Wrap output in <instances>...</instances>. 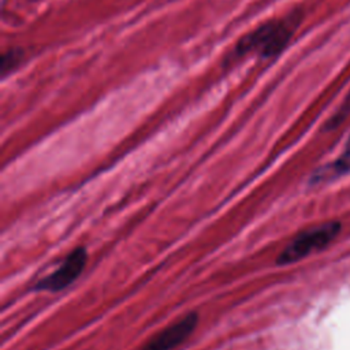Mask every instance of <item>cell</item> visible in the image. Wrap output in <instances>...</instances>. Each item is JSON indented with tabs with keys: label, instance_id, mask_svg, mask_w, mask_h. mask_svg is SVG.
Instances as JSON below:
<instances>
[{
	"label": "cell",
	"instance_id": "cell-2",
	"mask_svg": "<svg viewBox=\"0 0 350 350\" xmlns=\"http://www.w3.org/2000/svg\"><path fill=\"white\" fill-rule=\"evenodd\" d=\"M340 232L339 221H327L301 231L278 256V265L294 264L312 253L325 249Z\"/></svg>",
	"mask_w": 350,
	"mask_h": 350
},
{
	"label": "cell",
	"instance_id": "cell-5",
	"mask_svg": "<svg viewBox=\"0 0 350 350\" xmlns=\"http://www.w3.org/2000/svg\"><path fill=\"white\" fill-rule=\"evenodd\" d=\"M350 171V137L346 142L343 153L331 164L319 168L310 178V183H321L329 179H335Z\"/></svg>",
	"mask_w": 350,
	"mask_h": 350
},
{
	"label": "cell",
	"instance_id": "cell-1",
	"mask_svg": "<svg viewBox=\"0 0 350 350\" xmlns=\"http://www.w3.org/2000/svg\"><path fill=\"white\" fill-rule=\"evenodd\" d=\"M297 21L291 18L275 19L257 27L254 31L243 37L235 46V56H243L249 52L262 57L278 55L287 45Z\"/></svg>",
	"mask_w": 350,
	"mask_h": 350
},
{
	"label": "cell",
	"instance_id": "cell-4",
	"mask_svg": "<svg viewBox=\"0 0 350 350\" xmlns=\"http://www.w3.org/2000/svg\"><path fill=\"white\" fill-rule=\"evenodd\" d=\"M198 324V314L190 312L164 329L159 331L138 350H172L185 342Z\"/></svg>",
	"mask_w": 350,
	"mask_h": 350
},
{
	"label": "cell",
	"instance_id": "cell-6",
	"mask_svg": "<svg viewBox=\"0 0 350 350\" xmlns=\"http://www.w3.org/2000/svg\"><path fill=\"white\" fill-rule=\"evenodd\" d=\"M350 115V90L346 94L345 100L342 101V104L338 107V109L335 111V113L327 120L325 123V130H334L338 126L342 124V122Z\"/></svg>",
	"mask_w": 350,
	"mask_h": 350
},
{
	"label": "cell",
	"instance_id": "cell-3",
	"mask_svg": "<svg viewBox=\"0 0 350 350\" xmlns=\"http://www.w3.org/2000/svg\"><path fill=\"white\" fill-rule=\"evenodd\" d=\"M88 261V252L85 247H75L67 254L63 262L48 276L40 279L34 290L36 291H51L57 293L74 283L82 273Z\"/></svg>",
	"mask_w": 350,
	"mask_h": 350
}]
</instances>
